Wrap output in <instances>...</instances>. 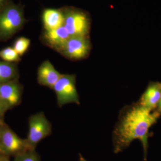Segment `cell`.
I'll use <instances>...</instances> for the list:
<instances>
[{
  "label": "cell",
  "instance_id": "cell-3",
  "mask_svg": "<svg viewBox=\"0 0 161 161\" xmlns=\"http://www.w3.org/2000/svg\"><path fill=\"white\" fill-rule=\"evenodd\" d=\"M64 15V26L70 36H88L90 20L86 12L72 7L62 8Z\"/></svg>",
  "mask_w": 161,
  "mask_h": 161
},
{
  "label": "cell",
  "instance_id": "cell-22",
  "mask_svg": "<svg viewBox=\"0 0 161 161\" xmlns=\"http://www.w3.org/2000/svg\"><path fill=\"white\" fill-rule=\"evenodd\" d=\"M4 156H4L3 155L2 153H0V161H1V160L2 159V158H3Z\"/></svg>",
  "mask_w": 161,
  "mask_h": 161
},
{
  "label": "cell",
  "instance_id": "cell-8",
  "mask_svg": "<svg viewBox=\"0 0 161 161\" xmlns=\"http://www.w3.org/2000/svg\"><path fill=\"white\" fill-rule=\"evenodd\" d=\"M23 87L18 79L0 84V100L9 110L21 103Z\"/></svg>",
  "mask_w": 161,
  "mask_h": 161
},
{
  "label": "cell",
  "instance_id": "cell-12",
  "mask_svg": "<svg viewBox=\"0 0 161 161\" xmlns=\"http://www.w3.org/2000/svg\"><path fill=\"white\" fill-rule=\"evenodd\" d=\"M161 98V86L150 85L141 97L139 103L143 107L154 110L158 106Z\"/></svg>",
  "mask_w": 161,
  "mask_h": 161
},
{
  "label": "cell",
  "instance_id": "cell-1",
  "mask_svg": "<svg viewBox=\"0 0 161 161\" xmlns=\"http://www.w3.org/2000/svg\"><path fill=\"white\" fill-rule=\"evenodd\" d=\"M160 115L159 111L147 108L139 103L126 108L113 132L114 153L122 152L132 141L139 140L143 148L144 161H147L149 130Z\"/></svg>",
  "mask_w": 161,
  "mask_h": 161
},
{
  "label": "cell",
  "instance_id": "cell-15",
  "mask_svg": "<svg viewBox=\"0 0 161 161\" xmlns=\"http://www.w3.org/2000/svg\"><path fill=\"white\" fill-rule=\"evenodd\" d=\"M30 43V40L29 39L24 37H21L15 41L13 47L20 57H21L27 51Z\"/></svg>",
  "mask_w": 161,
  "mask_h": 161
},
{
  "label": "cell",
  "instance_id": "cell-2",
  "mask_svg": "<svg viewBox=\"0 0 161 161\" xmlns=\"http://www.w3.org/2000/svg\"><path fill=\"white\" fill-rule=\"evenodd\" d=\"M23 6L10 3L0 10V41L12 37L26 23Z\"/></svg>",
  "mask_w": 161,
  "mask_h": 161
},
{
  "label": "cell",
  "instance_id": "cell-23",
  "mask_svg": "<svg viewBox=\"0 0 161 161\" xmlns=\"http://www.w3.org/2000/svg\"><path fill=\"white\" fill-rule=\"evenodd\" d=\"M3 123H4V122H0V130H1V128H2V125H3Z\"/></svg>",
  "mask_w": 161,
  "mask_h": 161
},
{
  "label": "cell",
  "instance_id": "cell-13",
  "mask_svg": "<svg viewBox=\"0 0 161 161\" xmlns=\"http://www.w3.org/2000/svg\"><path fill=\"white\" fill-rule=\"evenodd\" d=\"M19 77L17 63L0 60V84L17 79Z\"/></svg>",
  "mask_w": 161,
  "mask_h": 161
},
{
  "label": "cell",
  "instance_id": "cell-9",
  "mask_svg": "<svg viewBox=\"0 0 161 161\" xmlns=\"http://www.w3.org/2000/svg\"><path fill=\"white\" fill-rule=\"evenodd\" d=\"M37 75L38 82L39 84L52 89L62 74L56 70L50 61L47 60L39 66Z\"/></svg>",
  "mask_w": 161,
  "mask_h": 161
},
{
  "label": "cell",
  "instance_id": "cell-20",
  "mask_svg": "<svg viewBox=\"0 0 161 161\" xmlns=\"http://www.w3.org/2000/svg\"><path fill=\"white\" fill-rule=\"evenodd\" d=\"M1 161H9L8 157L4 156Z\"/></svg>",
  "mask_w": 161,
  "mask_h": 161
},
{
  "label": "cell",
  "instance_id": "cell-19",
  "mask_svg": "<svg viewBox=\"0 0 161 161\" xmlns=\"http://www.w3.org/2000/svg\"><path fill=\"white\" fill-rule=\"evenodd\" d=\"M79 161H88L86 159H85L83 156L81 155V154H79Z\"/></svg>",
  "mask_w": 161,
  "mask_h": 161
},
{
  "label": "cell",
  "instance_id": "cell-6",
  "mask_svg": "<svg viewBox=\"0 0 161 161\" xmlns=\"http://www.w3.org/2000/svg\"><path fill=\"white\" fill-rule=\"evenodd\" d=\"M30 150L26 140L20 138L5 123L0 130V153L5 156H16Z\"/></svg>",
  "mask_w": 161,
  "mask_h": 161
},
{
  "label": "cell",
  "instance_id": "cell-18",
  "mask_svg": "<svg viewBox=\"0 0 161 161\" xmlns=\"http://www.w3.org/2000/svg\"><path fill=\"white\" fill-rule=\"evenodd\" d=\"M11 2V0H0V10Z\"/></svg>",
  "mask_w": 161,
  "mask_h": 161
},
{
  "label": "cell",
  "instance_id": "cell-5",
  "mask_svg": "<svg viewBox=\"0 0 161 161\" xmlns=\"http://www.w3.org/2000/svg\"><path fill=\"white\" fill-rule=\"evenodd\" d=\"M52 89L56 94L57 103L59 108H62L64 105L69 103L80 104L75 75H61Z\"/></svg>",
  "mask_w": 161,
  "mask_h": 161
},
{
  "label": "cell",
  "instance_id": "cell-7",
  "mask_svg": "<svg viewBox=\"0 0 161 161\" xmlns=\"http://www.w3.org/2000/svg\"><path fill=\"white\" fill-rule=\"evenodd\" d=\"M91 47L88 36H70L58 52L71 60H81L87 56Z\"/></svg>",
  "mask_w": 161,
  "mask_h": 161
},
{
  "label": "cell",
  "instance_id": "cell-21",
  "mask_svg": "<svg viewBox=\"0 0 161 161\" xmlns=\"http://www.w3.org/2000/svg\"><path fill=\"white\" fill-rule=\"evenodd\" d=\"M158 107L159 108V110L161 111V100L160 101L159 103L158 104Z\"/></svg>",
  "mask_w": 161,
  "mask_h": 161
},
{
  "label": "cell",
  "instance_id": "cell-10",
  "mask_svg": "<svg viewBox=\"0 0 161 161\" xmlns=\"http://www.w3.org/2000/svg\"><path fill=\"white\" fill-rule=\"evenodd\" d=\"M64 26L51 30H45L43 39L46 45L58 52L70 37Z\"/></svg>",
  "mask_w": 161,
  "mask_h": 161
},
{
  "label": "cell",
  "instance_id": "cell-14",
  "mask_svg": "<svg viewBox=\"0 0 161 161\" xmlns=\"http://www.w3.org/2000/svg\"><path fill=\"white\" fill-rule=\"evenodd\" d=\"M20 57L13 47H8L0 50V58L6 62L18 63L21 60Z\"/></svg>",
  "mask_w": 161,
  "mask_h": 161
},
{
  "label": "cell",
  "instance_id": "cell-17",
  "mask_svg": "<svg viewBox=\"0 0 161 161\" xmlns=\"http://www.w3.org/2000/svg\"><path fill=\"white\" fill-rule=\"evenodd\" d=\"M9 110L6 105L0 100V122H4V116L7 111Z\"/></svg>",
  "mask_w": 161,
  "mask_h": 161
},
{
  "label": "cell",
  "instance_id": "cell-16",
  "mask_svg": "<svg viewBox=\"0 0 161 161\" xmlns=\"http://www.w3.org/2000/svg\"><path fill=\"white\" fill-rule=\"evenodd\" d=\"M14 161H40V158L36 150H28L15 156Z\"/></svg>",
  "mask_w": 161,
  "mask_h": 161
},
{
  "label": "cell",
  "instance_id": "cell-4",
  "mask_svg": "<svg viewBox=\"0 0 161 161\" xmlns=\"http://www.w3.org/2000/svg\"><path fill=\"white\" fill-rule=\"evenodd\" d=\"M29 132L26 140L30 150H36L37 145L51 134L52 126L43 112L31 115L28 119Z\"/></svg>",
  "mask_w": 161,
  "mask_h": 161
},
{
  "label": "cell",
  "instance_id": "cell-11",
  "mask_svg": "<svg viewBox=\"0 0 161 161\" xmlns=\"http://www.w3.org/2000/svg\"><path fill=\"white\" fill-rule=\"evenodd\" d=\"M42 20L45 30H51L64 26V15L62 9L46 8L42 14Z\"/></svg>",
  "mask_w": 161,
  "mask_h": 161
}]
</instances>
